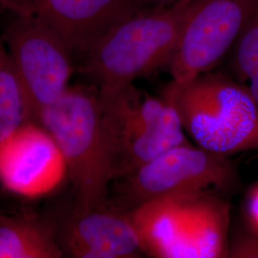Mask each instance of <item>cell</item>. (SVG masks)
<instances>
[{
    "label": "cell",
    "mask_w": 258,
    "mask_h": 258,
    "mask_svg": "<svg viewBox=\"0 0 258 258\" xmlns=\"http://www.w3.org/2000/svg\"><path fill=\"white\" fill-rule=\"evenodd\" d=\"M2 39L27 97L33 121L68 89L75 57L59 37L33 14L15 16Z\"/></svg>",
    "instance_id": "cell-5"
},
{
    "label": "cell",
    "mask_w": 258,
    "mask_h": 258,
    "mask_svg": "<svg viewBox=\"0 0 258 258\" xmlns=\"http://www.w3.org/2000/svg\"><path fill=\"white\" fill-rule=\"evenodd\" d=\"M182 258L229 256L230 206L209 192L184 195Z\"/></svg>",
    "instance_id": "cell-11"
},
{
    "label": "cell",
    "mask_w": 258,
    "mask_h": 258,
    "mask_svg": "<svg viewBox=\"0 0 258 258\" xmlns=\"http://www.w3.org/2000/svg\"><path fill=\"white\" fill-rule=\"evenodd\" d=\"M192 0L140 10L102 38L79 61L78 71L111 92L168 65Z\"/></svg>",
    "instance_id": "cell-1"
},
{
    "label": "cell",
    "mask_w": 258,
    "mask_h": 258,
    "mask_svg": "<svg viewBox=\"0 0 258 258\" xmlns=\"http://www.w3.org/2000/svg\"><path fill=\"white\" fill-rule=\"evenodd\" d=\"M63 256L52 224L32 214H0V258Z\"/></svg>",
    "instance_id": "cell-13"
},
{
    "label": "cell",
    "mask_w": 258,
    "mask_h": 258,
    "mask_svg": "<svg viewBox=\"0 0 258 258\" xmlns=\"http://www.w3.org/2000/svg\"><path fill=\"white\" fill-rule=\"evenodd\" d=\"M28 121L33 120L27 97L0 37V144Z\"/></svg>",
    "instance_id": "cell-14"
},
{
    "label": "cell",
    "mask_w": 258,
    "mask_h": 258,
    "mask_svg": "<svg viewBox=\"0 0 258 258\" xmlns=\"http://www.w3.org/2000/svg\"><path fill=\"white\" fill-rule=\"evenodd\" d=\"M19 1H21L22 3H24V4H25V5L28 7L27 3H26V0H19ZM28 8H29V7H28Z\"/></svg>",
    "instance_id": "cell-20"
},
{
    "label": "cell",
    "mask_w": 258,
    "mask_h": 258,
    "mask_svg": "<svg viewBox=\"0 0 258 258\" xmlns=\"http://www.w3.org/2000/svg\"><path fill=\"white\" fill-rule=\"evenodd\" d=\"M31 14L64 42L79 61L119 25L140 10L142 0H26Z\"/></svg>",
    "instance_id": "cell-8"
},
{
    "label": "cell",
    "mask_w": 258,
    "mask_h": 258,
    "mask_svg": "<svg viewBox=\"0 0 258 258\" xmlns=\"http://www.w3.org/2000/svg\"><path fill=\"white\" fill-rule=\"evenodd\" d=\"M101 94L114 180L189 143L174 107L162 96L143 92L133 83Z\"/></svg>",
    "instance_id": "cell-4"
},
{
    "label": "cell",
    "mask_w": 258,
    "mask_h": 258,
    "mask_svg": "<svg viewBox=\"0 0 258 258\" xmlns=\"http://www.w3.org/2000/svg\"><path fill=\"white\" fill-rule=\"evenodd\" d=\"M161 96L197 147L225 157L258 149V105L235 79L210 71L186 82L171 80Z\"/></svg>",
    "instance_id": "cell-3"
},
{
    "label": "cell",
    "mask_w": 258,
    "mask_h": 258,
    "mask_svg": "<svg viewBox=\"0 0 258 258\" xmlns=\"http://www.w3.org/2000/svg\"><path fill=\"white\" fill-rule=\"evenodd\" d=\"M57 237L69 257L130 258L142 251L127 213L109 202L86 212L73 210Z\"/></svg>",
    "instance_id": "cell-10"
},
{
    "label": "cell",
    "mask_w": 258,
    "mask_h": 258,
    "mask_svg": "<svg viewBox=\"0 0 258 258\" xmlns=\"http://www.w3.org/2000/svg\"><path fill=\"white\" fill-rule=\"evenodd\" d=\"M231 70L258 105V8L231 48Z\"/></svg>",
    "instance_id": "cell-15"
},
{
    "label": "cell",
    "mask_w": 258,
    "mask_h": 258,
    "mask_svg": "<svg viewBox=\"0 0 258 258\" xmlns=\"http://www.w3.org/2000/svg\"><path fill=\"white\" fill-rule=\"evenodd\" d=\"M245 216L252 235L258 237V183L254 184L245 201Z\"/></svg>",
    "instance_id": "cell-17"
},
{
    "label": "cell",
    "mask_w": 258,
    "mask_h": 258,
    "mask_svg": "<svg viewBox=\"0 0 258 258\" xmlns=\"http://www.w3.org/2000/svg\"><path fill=\"white\" fill-rule=\"evenodd\" d=\"M147 7H157V6H167L178 2L179 0H142Z\"/></svg>",
    "instance_id": "cell-19"
},
{
    "label": "cell",
    "mask_w": 258,
    "mask_h": 258,
    "mask_svg": "<svg viewBox=\"0 0 258 258\" xmlns=\"http://www.w3.org/2000/svg\"><path fill=\"white\" fill-rule=\"evenodd\" d=\"M67 173L55 140L36 121H28L0 144V182L24 196L47 194Z\"/></svg>",
    "instance_id": "cell-9"
},
{
    "label": "cell",
    "mask_w": 258,
    "mask_h": 258,
    "mask_svg": "<svg viewBox=\"0 0 258 258\" xmlns=\"http://www.w3.org/2000/svg\"><path fill=\"white\" fill-rule=\"evenodd\" d=\"M184 196L151 199L125 212L143 252L153 257L182 258Z\"/></svg>",
    "instance_id": "cell-12"
},
{
    "label": "cell",
    "mask_w": 258,
    "mask_h": 258,
    "mask_svg": "<svg viewBox=\"0 0 258 258\" xmlns=\"http://www.w3.org/2000/svg\"><path fill=\"white\" fill-rule=\"evenodd\" d=\"M38 123L64 158L74 210L86 212L108 203V185L114 179L100 89L91 83L69 86Z\"/></svg>",
    "instance_id": "cell-2"
},
{
    "label": "cell",
    "mask_w": 258,
    "mask_h": 258,
    "mask_svg": "<svg viewBox=\"0 0 258 258\" xmlns=\"http://www.w3.org/2000/svg\"><path fill=\"white\" fill-rule=\"evenodd\" d=\"M236 175L227 157L190 143L167 150L120 179V199L128 210L151 199L229 189ZM125 211V212H127Z\"/></svg>",
    "instance_id": "cell-6"
},
{
    "label": "cell",
    "mask_w": 258,
    "mask_h": 258,
    "mask_svg": "<svg viewBox=\"0 0 258 258\" xmlns=\"http://www.w3.org/2000/svg\"><path fill=\"white\" fill-rule=\"evenodd\" d=\"M0 10L10 12L14 16L30 15L27 6L19 0H0Z\"/></svg>",
    "instance_id": "cell-18"
},
{
    "label": "cell",
    "mask_w": 258,
    "mask_h": 258,
    "mask_svg": "<svg viewBox=\"0 0 258 258\" xmlns=\"http://www.w3.org/2000/svg\"><path fill=\"white\" fill-rule=\"evenodd\" d=\"M258 8V0H192L167 65L175 82L212 71Z\"/></svg>",
    "instance_id": "cell-7"
},
{
    "label": "cell",
    "mask_w": 258,
    "mask_h": 258,
    "mask_svg": "<svg viewBox=\"0 0 258 258\" xmlns=\"http://www.w3.org/2000/svg\"><path fill=\"white\" fill-rule=\"evenodd\" d=\"M229 256L238 258H258V237L245 236L236 240L230 249Z\"/></svg>",
    "instance_id": "cell-16"
}]
</instances>
